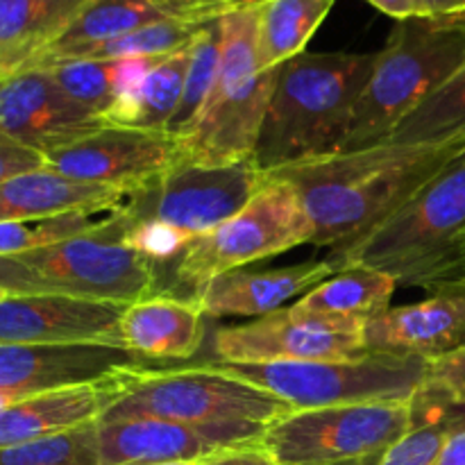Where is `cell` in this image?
<instances>
[{
  "mask_svg": "<svg viewBox=\"0 0 465 465\" xmlns=\"http://www.w3.org/2000/svg\"><path fill=\"white\" fill-rule=\"evenodd\" d=\"M463 150L465 134L439 143H380L266 175L293 184L312 221V245L341 257L384 225Z\"/></svg>",
  "mask_w": 465,
  "mask_h": 465,
  "instance_id": "cell-1",
  "label": "cell"
},
{
  "mask_svg": "<svg viewBox=\"0 0 465 465\" xmlns=\"http://www.w3.org/2000/svg\"><path fill=\"white\" fill-rule=\"evenodd\" d=\"M377 53H302L280 66L254 163L263 173L341 153Z\"/></svg>",
  "mask_w": 465,
  "mask_h": 465,
  "instance_id": "cell-2",
  "label": "cell"
},
{
  "mask_svg": "<svg viewBox=\"0 0 465 465\" xmlns=\"http://www.w3.org/2000/svg\"><path fill=\"white\" fill-rule=\"evenodd\" d=\"M336 259L430 291L465 277V150L384 225Z\"/></svg>",
  "mask_w": 465,
  "mask_h": 465,
  "instance_id": "cell-3",
  "label": "cell"
},
{
  "mask_svg": "<svg viewBox=\"0 0 465 465\" xmlns=\"http://www.w3.org/2000/svg\"><path fill=\"white\" fill-rule=\"evenodd\" d=\"M263 184L266 173L254 159L230 166L177 163L153 184L125 193V241L159 266L236 216Z\"/></svg>",
  "mask_w": 465,
  "mask_h": 465,
  "instance_id": "cell-4",
  "label": "cell"
},
{
  "mask_svg": "<svg viewBox=\"0 0 465 465\" xmlns=\"http://www.w3.org/2000/svg\"><path fill=\"white\" fill-rule=\"evenodd\" d=\"M465 66V27L445 18L398 21L377 53L366 89L354 104L341 153L386 143L400 123Z\"/></svg>",
  "mask_w": 465,
  "mask_h": 465,
  "instance_id": "cell-5",
  "label": "cell"
},
{
  "mask_svg": "<svg viewBox=\"0 0 465 465\" xmlns=\"http://www.w3.org/2000/svg\"><path fill=\"white\" fill-rule=\"evenodd\" d=\"M280 68L259 66L257 5L221 18V66L212 98L193 130L180 139L182 163L230 166L254 159Z\"/></svg>",
  "mask_w": 465,
  "mask_h": 465,
  "instance_id": "cell-6",
  "label": "cell"
},
{
  "mask_svg": "<svg viewBox=\"0 0 465 465\" xmlns=\"http://www.w3.org/2000/svg\"><path fill=\"white\" fill-rule=\"evenodd\" d=\"M0 289L134 304L157 295V263L127 243L121 216L107 230L0 257Z\"/></svg>",
  "mask_w": 465,
  "mask_h": 465,
  "instance_id": "cell-7",
  "label": "cell"
},
{
  "mask_svg": "<svg viewBox=\"0 0 465 465\" xmlns=\"http://www.w3.org/2000/svg\"><path fill=\"white\" fill-rule=\"evenodd\" d=\"M109 402L98 422L157 418L184 425L272 422L295 413L291 404L268 391L213 368L145 371L143 366L109 377Z\"/></svg>",
  "mask_w": 465,
  "mask_h": 465,
  "instance_id": "cell-8",
  "label": "cell"
},
{
  "mask_svg": "<svg viewBox=\"0 0 465 465\" xmlns=\"http://www.w3.org/2000/svg\"><path fill=\"white\" fill-rule=\"evenodd\" d=\"M209 368L284 400L295 411L371 402H409L425 384L430 363L372 354L341 361H209Z\"/></svg>",
  "mask_w": 465,
  "mask_h": 465,
  "instance_id": "cell-9",
  "label": "cell"
},
{
  "mask_svg": "<svg viewBox=\"0 0 465 465\" xmlns=\"http://www.w3.org/2000/svg\"><path fill=\"white\" fill-rule=\"evenodd\" d=\"M313 227L298 191L266 175V184L236 216L184 245L173 259L177 284L193 295L213 277L312 243Z\"/></svg>",
  "mask_w": 465,
  "mask_h": 465,
  "instance_id": "cell-10",
  "label": "cell"
},
{
  "mask_svg": "<svg viewBox=\"0 0 465 465\" xmlns=\"http://www.w3.org/2000/svg\"><path fill=\"white\" fill-rule=\"evenodd\" d=\"M409 402L295 411L272 422L262 443L280 465H331L386 452L409 430Z\"/></svg>",
  "mask_w": 465,
  "mask_h": 465,
  "instance_id": "cell-11",
  "label": "cell"
},
{
  "mask_svg": "<svg viewBox=\"0 0 465 465\" xmlns=\"http://www.w3.org/2000/svg\"><path fill=\"white\" fill-rule=\"evenodd\" d=\"M363 318L325 316L284 307L252 322L221 327L213 334L218 361H341L366 357Z\"/></svg>",
  "mask_w": 465,
  "mask_h": 465,
  "instance_id": "cell-12",
  "label": "cell"
},
{
  "mask_svg": "<svg viewBox=\"0 0 465 465\" xmlns=\"http://www.w3.org/2000/svg\"><path fill=\"white\" fill-rule=\"evenodd\" d=\"M182 163L180 139L171 132L103 125L80 141L45 154V168L84 184L130 191L153 184Z\"/></svg>",
  "mask_w": 465,
  "mask_h": 465,
  "instance_id": "cell-13",
  "label": "cell"
},
{
  "mask_svg": "<svg viewBox=\"0 0 465 465\" xmlns=\"http://www.w3.org/2000/svg\"><path fill=\"white\" fill-rule=\"evenodd\" d=\"M107 121L68 98L45 68L0 75V139L45 157L100 130Z\"/></svg>",
  "mask_w": 465,
  "mask_h": 465,
  "instance_id": "cell-14",
  "label": "cell"
},
{
  "mask_svg": "<svg viewBox=\"0 0 465 465\" xmlns=\"http://www.w3.org/2000/svg\"><path fill=\"white\" fill-rule=\"evenodd\" d=\"M266 425H184L157 418L98 422L100 465L198 463L200 459L245 443H262Z\"/></svg>",
  "mask_w": 465,
  "mask_h": 465,
  "instance_id": "cell-15",
  "label": "cell"
},
{
  "mask_svg": "<svg viewBox=\"0 0 465 465\" xmlns=\"http://www.w3.org/2000/svg\"><path fill=\"white\" fill-rule=\"evenodd\" d=\"M143 359L116 345L0 343V407L27 395L98 384Z\"/></svg>",
  "mask_w": 465,
  "mask_h": 465,
  "instance_id": "cell-16",
  "label": "cell"
},
{
  "mask_svg": "<svg viewBox=\"0 0 465 465\" xmlns=\"http://www.w3.org/2000/svg\"><path fill=\"white\" fill-rule=\"evenodd\" d=\"M125 307L68 295H7L0 300V343L123 348Z\"/></svg>",
  "mask_w": 465,
  "mask_h": 465,
  "instance_id": "cell-17",
  "label": "cell"
},
{
  "mask_svg": "<svg viewBox=\"0 0 465 465\" xmlns=\"http://www.w3.org/2000/svg\"><path fill=\"white\" fill-rule=\"evenodd\" d=\"M363 343L372 354L434 363L465 348V277L431 291L425 300L389 307L368 318Z\"/></svg>",
  "mask_w": 465,
  "mask_h": 465,
  "instance_id": "cell-18",
  "label": "cell"
},
{
  "mask_svg": "<svg viewBox=\"0 0 465 465\" xmlns=\"http://www.w3.org/2000/svg\"><path fill=\"white\" fill-rule=\"evenodd\" d=\"M343 268V262L336 257L259 272L236 268V271L207 282L193 295V302L209 318H262L284 309L289 300L309 293L313 286L336 275Z\"/></svg>",
  "mask_w": 465,
  "mask_h": 465,
  "instance_id": "cell-19",
  "label": "cell"
},
{
  "mask_svg": "<svg viewBox=\"0 0 465 465\" xmlns=\"http://www.w3.org/2000/svg\"><path fill=\"white\" fill-rule=\"evenodd\" d=\"M203 339L204 313L193 300L153 295L123 312V348L139 359H191Z\"/></svg>",
  "mask_w": 465,
  "mask_h": 465,
  "instance_id": "cell-20",
  "label": "cell"
},
{
  "mask_svg": "<svg viewBox=\"0 0 465 465\" xmlns=\"http://www.w3.org/2000/svg\"><path fill=\"white\" fill-rule=\"evenodd\" d=\"M107 402V380L98 384L68 386V389L14 400L0 407V450L98 420Z\"/></svg>",
  "mask_w": 465,
  "mask_h": 465,
  "instance_id": "cell-21",
  "label": "cell"
},
{
  "mask_svg": "<svg viewBox=\"0 0 465 465\" xmlns=\"http://www.w3.org/2000/svg\"><path fill=\"white\" fill-rule=\"evenodd\" d=\"M89 0H0V75L50 48Z\"/></svg>",
  "mask_w": 465,
  "mask_h": 465,
  "instance_id": "cell-22",
  "label": "cell"
},
{
  "mask_svg": "<svg viewBox=\"0 0 465 465\" xmlns=\"http://www.w3.org/2000/svg\"><path fill=\"white\" fill-rule=\"evenodd\" d=\"M123 198L125 191L84 184L59 175L50 168H39L0 184V223L54 216L73 209L118 203Z\"/></svg>",
  "mask_w": 465,
  "mask_h": 465,
  "instance_id": "cell-23",
  "label": "cell"
},
{
  "mask_svg": "<svg viewBox=\"0 0 465 465\" xmlns=\"http://www.w3.org/2000/svg\"><path fill=\"white\" fill-rule=\"evenodd\" d=\"M148 0H89L45 53H41L30 66H48L54 62L84 57L89 50L118 39L123 35L163 21ZM27 68V66H25Z\"/></svg>",
  "mask_w": 465,
  "mask_h": 465,
  "instance_id": "cell-24",
  "label": "cell"
},
{
  "mask_svg": "<svg viewBox=\"0 0 465 465\" xmlns=\"http://www.w3.org/2000/svg\"><path fill=\"white\" fill-rule=\"evenodd\" d=\"M409 430L381 457V465H436L445 443L465 427V407L440 386L425 384L409 400Z\"/></svg>",
  "mask_w": 465,
  "mask_h": 465,
  "instance_id": "cell-25",
  "label": "cell"
},
{
  "mask_svg": "<svg viewBox=\"0 0 465 465\" xmlns=\"http://www.w3.org/2000/svg\"><path fill=\"white\" fill-rule=\"evenodd\" d=\"M159 59H66L45 68L64 94L107 121L118 100L130 94Z\"/></svg>",
  "mask_w": 465,
  "mask_h": 465,
  "instance_id": "cell-26",
  "label": "cell"
},
{
  "mask_svg": "<svg viewBox=\"0 0 465 465\" xmlns=\"http://www.w3.org/2000/svg\"><path fill=\"white\" fill-rule=\"evenodd\" d=\"M191 48H193V44L186 45L180 53L159 59L141 77L139 84L118 100V104L107 118L109 125L168 132V125H171L177 104H180L182 91H184V80L191 64Z\"/></svg>",
  "mask_w": 465,
  "mask_h": 465,
  "instance_id": "cell-27",
  "label": "cell"
},
{
  "mask_svg": "<svg viewBox=\"0 0 465 465\" xmlns=\"http://www.w3.org/2000/svg\"><path fill=\"white\" fill-rule=\"evenodd\" d=\"M400 282L393 275L363 263H350L336 275L327 277L295 302V307L325 316L368 318L391 307Z\"/></svg>",
  "mask_w": 465,
  "mask_h": 465,
  "instance_id": "cell-28",
  "label": "cell"
},
{
  "mask_svg": "<svg viewBox=\"0 0 465 465\" xmlns=\"http://www.w3.org/2000/svg\"><path fill=\"white\" fill-rule=\"evenodd\" d=\"M336 0H266L259 12V66L280 68L304 53Z\"/></svg>",
  "mask_w": 465,
  "mask_h": 465,
  "instance_id": "cell-29",
  "label": "cell"
},
{
  "mask_svg": "<svg viewBox=\"0 0 465 465\" xmlns=\"http://www.w3.org/2000/svg\"><path fill=\"white\" fill-rule=\"evenodd\" d=\"M123 216V200L98 207L73 209L54 216L27 218V221L0 223V257L30 252L45 245L62 243L75 236L107 230Z\"/></svg>",
  "mask_w": 465,
  "mask_h": 465,
  "instance_id": "cell-30",
  "label": "cell"
},
{
  "mask_svg": "<svg viewBox=\"0 0 465 465\" xmlns=\"http://www.w3.org/2000/svg\"><path fill=\"white\" fill-rule=\"evenodd\" d=\"M459 134H465V66L404 118L386 143H439Z\"/></svg>",
  "mask_w": 465,
  "mask_h": 465,
  "instance_id": "cell-31",
  "label": "cell"
},
{
  "mask_svg": "<svg viewBox=\"0 0 465 465\" xmlns=\"http://www.w3.org/2000/svg\"><path fill=\"white\" fill-rule=\"evenodd\" d=\"M218 66H221V18L207 23L198 39L193 41L184 91H182L175 116L168 125V132L173 136L189 134L198 118L203 116L204 107L212 98L213 84H216Z\"/></svg>",
  "mask_w": 465,
  "mask_h": 465,
  "instance_id": "cell-32",
  "label": "cell"
},
{
  "mask_svg": "<svg viewBox=\"0 0 465 465\" xmlns=\"http://www.w3.org/2000/svg\"><path fill=\"white\" fill-rule=\"evenodd\" d=\"M0 465H100L98 420L0 450Z\"/></svg>",
  "mask_w": 465,
  "mask_h": 465,
  "instance_id": "cell-33",
  "label": "cell"
},
{
  "mask_svg": "<svg viewBox=\"0 0 465 465\" xmlns=\"http://www.w3.org/2000/svg\"><path fill=\"white\" fill-rule=\"evenodd\" d=\"M212 23V21H209ZM207 23H189L163 18V21L150 23L139 30L123 35L118 39L107 41L98 48L89 50L80 59H157L175 54L186 45L198 39L200 32Z\"/></svg>",
  "mask_w": 465,
  "mask_h": 465,
  "instance_id": "cell-34",
  "label": "cell"
},
{
  "mask_svg": "<svg viewBox=\"0 0 465 465\" xmlns=\"http://www.w3.org/2000/svg\"><path fill=\"white\" fill-rule=\"evenodd\" d=\"M166 18L189 23L218 21L234 9L248 7L252 0H148Z\"/></svg>",
  "mask_w": 465,
  "mask_h": 465,
  "instance_id": "cell-35",
  "label": "cell"
},
{
  "mask_svg": "<svg viewBox=\"0 0 465 465\" xmlns=\"http://www.w3.org/2000/svg\"><path fill=\"white\" fill-rule=\"evenodd\" d=\"M427 380L431 384L440 386L450 398H454L465 407V348L450 354V357L430 363Z\"/></svg>",
  "mask_w": 465,
  "mask_h": 465,
  "instance_id": "cell-36",
  "label": "cell"
},
{
  "mask_svg": "<svg viewBox=\"0 0 465 465\" xmlns=\"http://www.w3.org/2000/svg\"><path fill=\"white\" fill-rule=\"evenodd\" d=\"M39 168H45L44 154L0 139V184L12 180V177L23 175V173L39 171Z\"/></svg>",
  "mask_w": 465,
  "mask_h": 465,
  "instance_id": "cell-37",
  "label": "cell"
},
{
  "mask_svg": "<svg viewBox=\"0 0 465 465\" xmlns=\"http://www.w3.org/2000/svg\"><path fill=\"white\" fill-rule=\"evenodd\" d=\"M193 465H280L263 443H245L218 450Z\"/></svg>",
  "mask_w": 465,
  "mask_h": 465,
  "instance_id": "cell-38",
  "label": "cell"
},
{
  "mask_svg": "<svg viewBox=\"0 0 465 465\" xmlns=\"http://www.w3.org/2000/svg\"><path fill=\"white\" fill-rule=\"evenodd\" d=\"M372 7L384 12L386 16L395 21H409V18H425L422 16L420 0H368Z\"/></svg>",
  "mask_w": 465,
  "mask_h": 465,
  "instance_id": "cell-39",
  "label": "cell"
},
{
  "mask_svg": "<svg viewBox=\"0 0 465 465\" xmlns=\"http://www.w3.org/2000/svg\"><path fill=\"white\" fill-rule=\"evenodd\" d=\"M425 18H457L465 14V0H420Z\"/></svg>",
  "mask_w": 465,
  "mask_h": 465,
  "instance_id": "cell-40",
  "label": "cell"
},
{
  "mask_svg": "<svg viewBox=\"0 0 465 465\" xmlns=\"http://www.w3.org/2000/svg\"><path fill=\"white\" fill-rule=\"evenodd\" d=\"M436 465H465V427L450 436Z\"/></svg>",
  "mask_w": 465,
  "mask_h": 465,
  "instance_id": "cell-41",
  "label": "cell"
},
{
  "mask_svg": "<svg viewBox=\"0 0 465 465\" xmlns=\"http://www.w3.org/2000/svg\"><path fill=\"white\" fill-rule=\"evenodd\" d=\"M381 457H384V452H377V454H371V457H363V459H354V461H343V463H331V465H381Z\"/></svg>",
  "mask_w": 465,
  "mask_h": 465,
  "instance_id": "cell-42",
  "label": "cell"
},
{
  "mask_svg": "<svg viewBox=\"0 0 465 465\" xmlns=\"http://www.w3.org/2000/svg\"><path fill=\"white\" fill-rule=\"evenodd\" d=\"M445 21H452V23H457V25L465 27V14H463V16H457V18H445Z\"/></svg>",
  "mask_w": 465,
  "mask_h": 465,
  "instance_id": "cell-43",
  "label": "cell"
},
{
  "mask_svg": "<svg viewBox=\"0 0 465 465\" xmlns=\"http://www.w3.org/2000/svg\"><path fill=\"white\" fill-rule=\"evenodd\" d=\"M159 465H193V463H159Z\"/></svg>",
  "mask_w": 465,
  "mask_h": 465,
  "instance_id": "cell-44",
  "label": "cell"
},
{
  "mask_svg": "<svg viewBox=\"0 0 465 465\" xmlns=\"http://www.w3.org/2000/svg\"><path fill=\"white\" fill-rule=\"evenodd\" d=\"M5 298H7V293H5V291L0 289V300H5Z\"/></svg>",
  "mask_w": 465,
  "mask_h": 465,
  "instance_id": "cell-45",
  "label": "cell"
},
{
  "mask_svg": "<svg viewBox=\"0 0 465 465\" xmlns=\"http://www.w3.org/2000/svg\"><path fill=\"white\" fill-rule=\"evenodd\" d=\"M262 3H266V0H252V5H262Z\"/></svg>",
  "mask_w": 465,
  "mask_h": 465,
  "instance_id": "cell-46",
  "label": "cell"
}]
</instances>
